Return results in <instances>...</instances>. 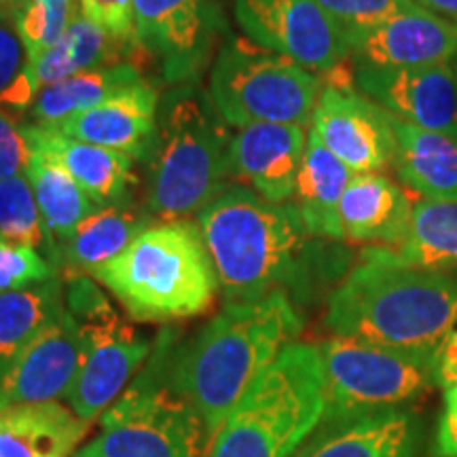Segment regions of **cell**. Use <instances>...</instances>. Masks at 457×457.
<instances>
[{"label": "cell", "mask_w": 457, "mask_h": 457, "mask_svg": "<svg viewBox=\"0 0 457 457\" xmlns=\"http://www.w3.org/2000/svg\"><path fill=\"white\" fill-rule=\"evenodd\" d=\"M134 34L163 81L174 87L197 83L222 47L227 21L216 0H134Z\"/></svg>", "instance_id": "cell-11"}, {"label": "cell", "mask_w": 457, "mask_h": 457, "mask_svg": "<svg viewBox=\"0 0 457 457\" xmlns=\"http://www.w3.org/2000/svg\"><path fill=\"white\" fill-rule=\"evenodd\" d=\"M197 225L227 303L288 293L305 278L316 237L293 202L271 204L253 188L228 185L199 212Z\"/></svg>", "instance_id": "cell-3"}, {"label": "cell", "mask_w": 457, "mask_h": 457, "mask_svg": "<svg viewBox=\"0 0 457 457\" xmlns=\"http://www.w3.org/2000/svg\"><path fill=\"white\" fill-rule=\"evenodd\" d=\"M434 457H457V386L445 390V409L434 436Z\"/></svg>", "instance_id": "cell-38"}, {"label": "cell", "mask_w": 457, "mask_h": 457, "mask_svg": "<svg viewBox=\"0 0 457 457\" xmlns=\"http://www.w3.org/2000/svg\"><path fill=\"white\" fill-rule=\"evenodd\" d=\"M136 47H138L136 41L114 38L104 28L94 24L77 11L64 37L49 49H45L43 54L28 60L34 87L41 91L47 85L64 81V79L89 71V68L119 64L123 62V55Z\"/></svg>", "instance_id": "cell-26"}, {"label": "cell", "mask_w": 457, "mask_h": 457, "mask_svg": "<svg viewBox=\"0 0 457 457\" xmlns=\"http://www.w3.org/2000/svg\"><path fill=\"white\" fill-rule=\"evenodd\" d=\"M352 179L353 171L310 131L293 204L312 237L343 242L339 204Z\"/></svg>", "instance_id": "cell-25"}, {"label": "cell", "mask_w": 457, "mask_h": 457, "mask_svg": "<svg viewBox=\"0 0 457 457\" xmlns=\"http://www.w3.org/2000/svg\"><path fill=\"white\" fill-rule=\"evenodd\" d=\"M89 424L60 403L0 411V457H72Z\"/></svg>", "instance_id": "cell-24"}, {"label": "cell", "mask_w": 457, "mask_h": 457, "mask_svg": "<svg viewBox=\"0 0 457 457\" xmlns=\"http://www.w3.org/2000/svg\"><path fill=\"white\" fill-rule=\"evenodd\" d=\"M57 276L60 271L41 250L0 237V295L30 288Z\"/></svg>", "instance_id": "cell-35"}, {"label": "cell", "mask_w": 457, "mask_h": 457, "mask_svg": "<svg viewBox=\"0 0 457 457\" xmlns=\"http://www.w3.org/2000/svg\"><path fill=\"white\" fill-rule=\"evenodd\" d=\"M66 310L83 330L81 369L66 398L72 413L91 424L125 392L151 356V343L117 316L87 276L66 278Z\"/></svg>", "instance_id": "cell-10"}, {"label": "cell", "mask_w": 457, "mask_h": 457, "mask_svg": "<svg viewBox=\"0 0 457 457\" xmlns=\"http://www.w3.org/2000/svg\"><path fill=\"white\" fill-rule=\"evenodd\" d=\"M312 131L353 174H373L394 162L392 114L364 98L356 87L324 85Z\"/></svg>", "instance_id": "cell-14"}, {"label": "cell", "mask_w": 457, "mask_h": 457, "mask_svg": "<svg viewBox=\"0 0 457 457\" xmlns=\"http://www.w3.org/2000/svg\"><path fill=\"white\" fill-rule=\"evenodd\" d=\"M318 345L290 343L259 375L204 457H293L324 415Z\"/></svg>", "instance_id": "cell-6"}, {"label": "cell", "mask_w": 457, "mask_h": 457, "mask_svg": "<svg viewBox=\"0 0 457 457\" xmlns=\"http://www.w3.org/2000/svg\"><path fill=\"white\" fill-rule=\"evenodd\" d=\"M91 276L140 322L199 316L212 307L219 290L212 259L193 220L153 222Z\"/></svg>", "instance_id": "cell-5"}, {"label": "cell", "mask_w": 457, "mask_h": 457, "mask_svg": "<svg viewBox=\"0 0 457 457\" xmlns=\"http://www.w3.org/2000/svg\"><path fill=\"white\" fill-rule=\"evenodd\" d=\"M413 205L409 193L379 171L353 174L339 204L343 242L396 248L409 233Z\"/></svg>", "instance_id": "cell-20"}, {"label": "cell", "mask_w": 457, "mask_h": 457, "mask_svg": "<svg viewBox=\"0 0 457 457\" xmlns=\"http://www.w3.org/2000/svg\"><path fill=\"white\" fill-rule=\"evenodd\" d=\"M153 222L155 216L148 212L146 205H136L134 199L98 208L74 228L68 242L62 245L57 270L66 278L87 273L91 276L121 254Z\"/></svg>", "instance_id": "cell-23"}, {"label": "cell", "mask_w": 457, "mask_h": 457, "mask_svg": "<svg viewBox=\"0 0 457 457\" xmlns=\"http://www.w3.org/2000/svg\"><path fill=\"white\" fill-rule=\"evenodd\" d=\"M411 3L457 26V0H411Z\"/></svg>", "instance_id": "cell-39"}, {"label": "cell", "mask_w": 457, "mask_h": 457, "mask_svg": "<svg viewBox=\"0 0 457 457\" xmlns=\"http://www.w3.org/2000/svg\"><path fill=\"white\" fill-rule=\"evenodd\" d=\"M381 250L420 270L457 271V202H415L407 237L396 248Z\"/></svg>", "instance_id": "cell-30"}, {"label": "cell", "mask_w": 457, "mask_h": 457, "mask_svg": "<svg viewBox=\"0 0 457 457\" xmlns=\"http://www.w3.org/2000/svg\"><path fill=\"white\" fill-rule=\"evenodd\" d=\"M38 89L34 87L24 43L13 26L0 24V108L30 111Z\"/></svg>", "instance_id": "cell-33"}, {"label": "cell", "mask_w": 457, "mask_h": 457, "mask_svg": "<svg viewBox=\"0 0 457 457\" xmlns=\"http://www.w3.org/2000/svg\"><path fill=\"white\" fill-rule=\"evenodd\" d=\"M318 3L327 11L350 49L358 38L392 20L394 15L417 7L411 0H318Z\"/></svg>", "instance_id": "cell-34"}, {"label": "cell", "mask_w": 457, "mask_h": 457, "mask_svg": "<svg viewBox=\"0 0 457 457\" xmlns=\"http://www.w3.org/2000/svg\"><path fill=\"white\" fill-rule=\"evenodd\" d=\"M83 360L81 324L66 310L57 322L0 375V411L57 403L68 396Z\"/></svg>", "instance_id": "cell-15"}, {"label": "cell", "mask_w": 457, "mask_h": 457, "mask_svg": "<svg viewBox=\"0 0 457 457\" xmlns=\"http://www.w3.org/2000/svg\"><path fill=\"white\" fill-rule=\"evenodd\" d=\"M303 320L284 290L227 303L170 360V384L204 420L210 445L244 394L301 335Z\"/></svg>", "instance_id": "cell-1"}, {"label": "cell", "mask_w": 457, "mask_h": 457, "mask_svg": "<svg viewBox=\"0 0 457 457\" xmlns=\"http://www.w3.org/2000/svg\"><path fill=\"white\" fill-rule=\"evenodd\" d=\"M146 81L134 62H119L83 71L64 81L47 85L38 91L37 100L30 108L32 121L43 128H51L74 114L89 111L102 104L119 91Z\"/></svg>", "instance_id": "cell-29"}, {"label": "cell", "mask_w": 457, "mask_h": 457, "mask_svg": "<svg viewBox=\"0 0 457 457\" xmlns=\"http://www.w3.org/2000/svg\"><path fill=\"white\" fill-rule=\"evenodd\" d=\"M26 0H0V24H15L17 15L24 9Z\"/></svg>", "instance_id": "cell-40"}, {"label": "cell", "mask_w": 457, "mask_h": 457, "mask_svg": "<svg viewBox=\"0 0 457 457\" xmlns=\"http://www.w3.org/2000/svg\"><path fill=\"white\" fill-rule=\"evenodd\" d=\"M0 237L47 254V231L26 174L0 180Z\"/></svg>", "instance_id": "cell-31"}, {"label": "cell", "mask_w": 457, "mask_h": 457, "mask_svg": "<svg viewBox=\"0 0 457 457\" xmlns=\"http://www.w3.org/2000/svg\"><path fill=\"white\" fill-rule=\"evenodd\" d=\"M324 324L335 337L434 356L457 330V276L404 265L369 248L330 293Z\"/></svg>", "instance_id": "cell-2"}, {"label": "cell", "mask_w": 457, "mask_h": 457, "mask_svg": "<svg viewBox=\"0 0 457 457\" xmlns=\"http://www.w3.org/2000/svg\"><path fill=\"white\" fill-rule=\"evenodd\" d=\"M79 13L121 41H136L134 0H77Z\"/></svg>", "instance_id": "cell-37"}, {"label": "cell", "mask_w": 457, "mask_h": 457, "mask_svg": "<svg viewBox=\"0 0 457 457\" xmlns=\"http://www.w3.org/2000/svg\"><path fill=\"white\" fill-rule=\"evenodd\" d=\"M358 66L409 68L449 64L457 55V26L413 7L377 26L352 45Z\"/></svg>", "instance_id": "cell-18"}, {"label": "cell", "mask_w": 457, "mask_h": 457, "mask_svg": "<svg viewBox=\"0 0 457 457\" xmlns=\"http://www.w3.org/2000/svg\"><path fill=\"white\" fill-rule=\"evenodd\" d=\"M307 148L305 128L259 123L237 129L231 142L233 179L271 204L293 202Z\"/></svg>", "instance_id": "cell-17"}, {"label": "cell", "mask_w": 457, "mask_h": 457, "mask_svg": "<svg viewBox=\"0 0 457 457\" xmlns=\"http://www.w3.org/2000/svg\"><path fill=\"white\" fill-rule=\"evenodd\" d=\"M231 128L199 83L174 85L159 98L157 138L148 157L146 208L155 219L187 220L228 187Z\"/></svg>", "instance_id": "cell-4"}, {"label": "cell", "mask_w": 457, "mask_h": 457, "mask_svg": "<svg viewBox=\"0 0 457 457\" xmlns=\"http://www.w3.org/2000/svg\"><path fill=\"white\" fill-rule=\"evenodd\" d=\"M324 375L322 421L403 409L434 381V356H417L358 339L333 337L318 345Z\"/></svg>", "instance_id": "cell-9"}, {"label": "cell", "mask_w": 457, "mask_h": 457, "mask_svg": "<svg viewBox=\"0 0 457 457\" xmlns=\"http://www.w3.org/2000/svg\"><path fill=\"white\" fill-rule=\"evenodd\" d=\"M451 64H453V71H455V77H457V55H455V60L451 62Z\"/></svg>", "instance_id": "cell-41"}, {"label": "cell", "mask_w": 457, "mask_h": 457, "mask_svg": "<svg viewBox=\"0 0 457 457\" xmlns=\"http://www.w3.org/2000/svg\"><path fill=\"white\" fill-rule=\"evenodd\" d=\"M353 87L398 121L457 134L453 64L377 68L353 64Z\"/></svg>", "instance_id": "cell-13"}, {"label": "cell", "mask_w": 457, "mask_h": 457, "mask_svg": "<svg viewBox=\"0 0 457 457\" xmlns=\"http://www.w3.org/2000/svg\"><path fill=\"white\" fill-rule=\"evenodd\" d=\"M26 176L32 185L45 231H47L49 245L45 256L57 270L60 248L68 242L74 228L89 214H94L100 205L79 187V182L55 159L38 151H32V162Z\"/></svg>", "instance_id": "cell-27"}, {"label": "cell", "mask_w": 457, "mask_h": 457, "mask_svg": "<svg viewBox=\"0 0 457 457\" xmlns=\"http://www.w3.org/2000/svg\"><path fill=\"white\" fill-rule=\"evenodd\" d=\"M398 179L421 199L457 202V134L421 129L392 117Z\"/></svg>", "instance_id": "cell-22"}, {"label": "cell", "mask_w": 457, "mask_h": 457, "mask_svg": "<svg viewBox=\"0 0 457 457\" xmlns=\"http://www.w3.org/2000/svg\"><path fill=\"white\" fill-rule=\"evenodd\" d=\"M171 335L157 339L148 369L102 415L100 432L74 457H204V420L170 384Z\"/></svg>", "instance_id": "cell-7"}, {"label": "cell", "mask_w": 457, "mask_h": 457, "mask_svg": "<svg viewBox=\"0 0 457 457\" xmlns=\"http://www.w3.org/2000/svg\"><path fill=\"white\" fill-rule=\"evenodd\" d=\"M159 98L162 96L157 87L146 79L47 129L87 145L111 148L134 162L146 163L157 138Z\"/></svg>", "instance_id": "cell-16"}, {"label": "cell", "mask_w": 457, "mask_h": 457, "mask_svg": "<svg viewBox=\"0 0 457 457\" xmlns=\"http://www.w3.org/2000/svg\"><path fill=\"white\" fill-rule=\"evenodd\" d=\"M66 313V286L49 282L0 295V375Z\"/></svg>", "instance_id": "cell-28"}, {"label": "cell", "mask_w": 457, "mask_h": 457, "mask_svg": "<svg viewBox=\"0 0 457 457\" xmlns=\"http://www.w3.org/2000/svg\"><path fill=\"white\" fill-rule=\"evenodd\" d=\"M245 38L316 74L347 64L350 47L318 0H236Z\"/></svg>", "instance_id": "cell-12"}, {"label": "cell", "mask_w": 457, "mask_h": 457, "mask_svg": "<svg viewBox=\"0 0 457 457\" xmlns=\"http://www.w3.org/2000/svg\"><path fill=\"white\" fill-rule=\"evenodd\" d=\"M322 87L320 74L250 38L233 37L214 57L208 91L228 128L259 123L305 128Z\"/></svg>", "instance_id": "cell-8"}, {"label": "cell", "mask_w": 457, "mask_h": 457, "mask_svg": "<svg viewBox=\"0 0 457 457\" xmlns=\"http://www.w3.org/2000/svg\"><path fill=\"white\" fill-rule=\"evenodd\" d=\"M32 162V145L26 123H20L0 108V180L28 174Z\"/></svg>", "instance_id": "cell-36"}, {"label": "cell", "mask_w": 457, "mask_h": 457, "mask_svg": "<svg viewBox=\"0 0 457 457\" xmlns=\"http://www.w3.org/2000/svg\"><path fill=\"white\" fill-rule=\"evenodd\" d=\"M77 11V0H26L13 28L24 43L28 60L60 41Z\"/></svg>", "instance_id": "cell-32"}, {"label": "cell", "mask_w": 457, "mask_h": 457, "mask_svg": "<svg viewBox=\"0 0 457 457\" xmlns=\"http://www.w3.org/2000/svg\"><path fill=\"white\" fill-rule=\"evenodd\" d=\"M26 129L32 151L55 159L100 208L134 199L131 187L136 185V174L131 157L111 148L68 138L37 123H28Z\"/></svg>", "instance_id": "cell-21"}, {"label": "cell", "mask_w": 457, "mask_h": 457, "mask_svg": "<svg viewBox=\"0 0 457 457\" xmlns=\"http://www.w3.org/2000/svg\"><path fill=\"white\" fill-rule=\"evenodd\" d=\"M420 421L409 409L320 421L293 457H415Z\"/></svg>", "instance_id": "cell-19"}]
</instances>
